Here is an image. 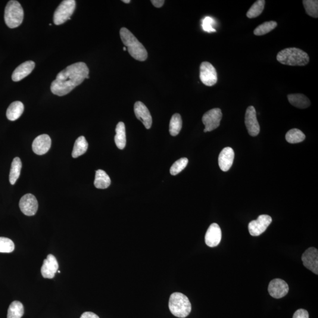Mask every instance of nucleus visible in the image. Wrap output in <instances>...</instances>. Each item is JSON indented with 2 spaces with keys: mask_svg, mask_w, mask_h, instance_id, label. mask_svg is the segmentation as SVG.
Listing matches in <instances>:
<instances>
[{
  "mask_svg": "<svg viewBox=\"0 0 318 318\" xmlns=\"http://www.w3.org/2000/svg\"><path fill=\"white\" fill-rule=\"evenodd\" d=\"M89 70L86 63L79 62L70 65L60 71L51 85L53 94L63 96L68 94L82 84L89 76Z\"/></svg>",
  "mask_w": 318,
  "mask_h": 318,
  "instance_id": "1",
  "label": "nucleus"
},
{
  "mask_svg": "<svg viewBox=\"0 0 318 318\" xmlns=\"http://www.w3.org/2000/svg\"><path fill=\"white\" fill-rule=\"evenodd\" d=\"M120 35L124 47L132 57L140 61L146 60L148 56L147 51L130 31L125 27L121 28Z\"/></svg>",
  "mask_w": 318,
  "mask_h": 318,
  "instance_id": "2",
  "label": "nucleus"
},
{
  "mask_svg": "<svg viewBox=\"0 0 318 318\" xmlns=\"http://www.w3.org/2000/svg\"><path fill=\"white\" fill-rule=\"evenodd\" d=\"M276 59L279 63L291 66H304L310 62L306 52L295 48L282 50L277 53Z\"/></svg>",
  "mask_w": 318,
  "mask_h": 318,
  "instance_id": "3",
  "label": "nucleus"
},
{
  "mask_svg": "<svg viewBox=\"0 0 318 318\" xmlns=\"http://www.w3.org/2000/svg\"><path fill=\"white\" fill-rule=\"evenodd\" d=\"M169 307L174 316L180 318L188 317L192 311V305L188 298L180 292L171 295Z\"/></svg>",
  "mask_w": 318,
  "mask_h": 318,
  "instance_id": "4",
  "label": "nucleus"
},
{
  "mask_svg": "<svg viewBox=\"0 0 318 318\" xmlns=\"http://www.w3.org/2000/svg\"><path fill=\"white\" fill-rule=\"evenodd\" d=\"M24 11L17 1L11 0L8 2L5 8L4 20L6 25L10 29L20 26L23 23Z\"/></svg>",
  "mask_w": 318,
  "mask_h": 318,
  "instance_id": "5",
  "label": "nucleus"
},
{
  "mask_svg": "<svg viewBox=\"0 0 318 318\" xmlns=\"http://www.w3.org/2000/svg\"><path fill=\"white\" fill-rule=\"evenodd\" d=\"M76 8V1L74 0H64L61 2L54 12V23L55 25H61L71 20V16Z\"/></svg>",
  "mask_w": 318,
  "mask_h": 318,
  "instance_id": "6",
  "label": "nucleus"
},
{
  "mask_svg": "<svg viewBox=\"0 0 318 318\" xmlns=\"http://www.w3.org/2000/svg\"><path fill=\"white\" fill-rule=\"evenodd\" d=\"M222 118V110L219 108L211 109L205 113L202 117V122L205 126L204 132H212L217 129L220 126Z\"/></svg>",
  "mask_w": 318,
  "mask_h": 318,
  "instance_id": "7",
  "label": "nucleus"
},
{
  "mask_svg": "<svg viewBox=\"0 0 318 318\" xmlns=\"http://www.w3.org/2000/svg\"><path fill=\"white\" fill-rule=\"evenodd\" d=\"M200 79L207 86H213L217 82V74L213 65L209 62H203L200 66Z\"/></svg>",
  "mask_w": 318,
  "mask_h": 318,
  "instance_id": "8",
  "label": "nucleus"
},
{
  "mask_svg": "<svg viewBox=\"0 0 318 318\" xmlns=\"http://www.w3.org/2000/svg\"><path fill=\"white\" fill-rule=\"evenodd\" d=\"M272 222V217L269 215H260L257 220H252L249 223L248 226L249 233L253 236H260L265 232Z\"/></svg>",
  "mask_w": 318,
  "mask_h": 318,
  "instance_id": "9",
  "label": "nucleus"
},
{
  "mask_svg": "<svg viewBox=\"0 0 318 318\" xmlns=\"http://www.w3.org/2000/svg\"><path fill=\"white\" fill-rule=\"evenodd\" d=\"M245 123L248 133L251 136H257L260 133V126L257 117V111L254 106H249L246 109Z\"/></svg>",
  "mask_w": 318,
  "mask_h": 318,
  "instance_id": "10",
  "label": "nucleus"
},
{
  "mask_svg": "<svg viewBox=\"0 0 318 318\" xmlns=\"http://www.w3.org/2000/svg\"><path fill=\"white\" fill-rule=\"evenodd\" d=\"M20 210L26 216L35 215L38 210L39 204L35 196L32 194H26L20 199L19 203Z\"/></svg>",
  "mask_w": 318,
  "mask_h": 318,
  "instance_id": "11",
  "label": "nucleus"
},
{
  "mask_svg": "<svg viewBox=\"0 0 318 318\" xmlns=\"http://www.w3.org/2000/svg\"><path fill=\"white\" fill-rule=\"evenodd\" d=\"M268 291L271 297L280 299L285 297L289 292V286L287 283L281 279H275L271 280Z\"/></svg>",
  "mask_w": 318,
  "mask_h": 318,
  "instance_id": "12",
  "label": "nucleus"
},
{
  "mask_svg": "<svg viewBox=\"0 0 318 318\" xmlns=\"http://www.w3.org/2000/svg\"><path fill=\"white\" fill-rule=\"evenodd\" d=\"M304 265L316 275L318 274V251L315 248L307 249L302 256Z\"/></svg>",
  "mask_w": 318,
  "mask_h": 318,
  "instance_id": "13",
  "label": "nucleus"
},
{
  "mask_svg": "<svg viewBox=\"0 0 318 318\" xmlns=\"http://www.w3.org/2000/svg\"><path fill=\"white\" fill-rule=\"evenodd\" d=\"M134 111L137 118L142 121L147 129H151L152 125V117L148 108L141 102H137L134 106Z\"/></svg>",
  "mask_w": 318,
  "mask_h": 318,
  "instance_id": "14",
  "label": "nucleus"
},
{
  "mask_svg": "<svg viewBox=\"0 0 318 318\" xmlns=\"http://www.w3.org/2000/svg\"><path fill=\"white\" fill-rule=\"evenodd\" d=\"M222 239V230L217 223H212L205 235V243L210 247H216Z\"/></svg>",
  "mask_w": 318,
  "mask_h": 318,
  "instance_id": "15",
  "label": "nucleus"
},
{
  "mask_svg": "<svg viewBox=\"0 0 318 318\" xmlns=\"http://www.w3.org/2000/svg\"><path fill=\"white\" fill-rule=\"evenodd\" d=\"M58 264L54 256L50 254L46 260H44L41 269L42 276L45 278L53 279L57 272Z\"/></svg>",
  "mask_w": 318,
  "mask_h": 318,
  "instance_id": "16",
  "label": "nucleus"
},
{
  "mask_svg": "<svg viewBox=\"0 0 318 318\" xmlns=\"http://www.w3.org/2000/svg\"><path fill=\"white\" fill-rule=\"evenodd\" d=\"M52 140L46 134L37 136L34 140L32 145L33 151L36 154L43 155L48 153L51 148Z\"/></svg>",
  "mask_w": 318,
  "mask_h": 318,
  "instance_id": "17",
  "label": "nucleus"
},
{
  "mask_svg": "<svg viewBox=\"0 0 318 318\" xmlns=\"http://www.w3.org/2000/svg\"><path fill=\"white\" fill-rule=\"evenodd\" d=\"M235 157V153L231 148H224L219 156V166L223 171H228L231 168Z\"/></svg>",
  "mask_w": 318,
  "mask_h": 318,
  "instance_id": "18",
  "label": "nucleus"
},
{
  "mask_svg": "<svg viewBox=\"0 0 318 318\" xmlns=\"http://www.w3.org/2000/svg\"><path fill=\"white\" fill-rule=\"evenodd\" d=\"M35 67V63L33 61H27L22 63L15 68L12 75V80L17 82L23 80L25 77L32 72Z\"/></svg>",
  "mask_w": 318,
  "mask_h": 318,
  "instance_id": "19",
  "label": "nucleus"
},
{
  "mask_svg": "<svg viewBox=\"0 0 318 318\" xmlns=\"http://www.w3.org/2000/svg\"><path fill=\"white\" fill-rule=\"evenodd\" d=\"M24 110L23 103L19 101L14 102L9 106L6 112V116L9 120L15 121L19 118Z\"/></svg>",
  "mask_w": 318,
  "mask_h": 318,
  "instance_id": "20",
  "label": "nucleus"
},
{
  "mask_svg": "<svg viewBox=\"0 0 318 318\" xmlns=\"http://www.w3.org/2000/svg\"><path fill=\"white\" fill-rule=\"evenodd\" d=\"M288 101L292 106L299 108H306L310 107L311 102L306 96L303 94H291L288 96Z\"/></svg>",
  "mask_w": 318,
  "mask_h": 318,
  "instance_id": "21",
  "label": "nucleus"
},
{
  "mask_svg": "<svg viewBox=\"0 0 318 318\" xmlns=\"http://www.w3.org/2000/svg\"><path fill=\"white\" fill-rule=\"evenodd\" d=\"M116 135L114 137V142L117 147L123 150L126 145V128L123 122L118 123L116 128Z\"/></svg>",
  "mask_w": 318,
  "mask_h": 318,
  "instance_id": "22",
  "label": "nucleus"
},
{
  "mask_svg": "<svg viewBox=\"0 0 318 318\" xmlns=\"http://www.w3.org/2000/svg\"><path fill=\"white\" fill-rule=\"evenodd\" d=\"M94 184L96 188L107 189L110 185L111 180L110 177L104 170H98L96 172Z\"/></svg>",
  "mask_w": 318,
  "mask_h": 318,
  "instance_id": "23",
  "label": "nucleus"
},
{
  "mask_svg": "<svg viewBox=\"0 0 318 318\" xmlns=\"http://www.w3.org/2000/svg\"><path fill=\"white\" fill-rule=\"evenodd\" d=\"M88 149V143L85 137L80 136L75 142L72 157L77 158L85 154Z\"/></svg>",
  "mask_w": 318,
  "mask_h": 318,
  "instance_id": "24",
  "label": "nucleus"
},
{
  "mask_svg": "<svg viewBox=\"0 0 318 318\" xmlns=\"http://www.w3.org/2000/svg\"><path fill=\"white\" fill-rule=\"evenodd\" d=\"M21 167L22 163L20 159L19 158H14L11 163L10 176H9V180H10L11 185H14L18 179L19 178Z\"/></svg>",
  "mask_w": 318,
  "mask_h": 318,
  "instance_id": "25",
  "label": "nucleus"
},
{
  "mask_svg": "<svg viewBox=\"0 0 318 318\" xmlns=\"http://www.w3.org/2000/svg\"><path fill=\"white\" fill-rule=\"evenodd\" d=\"M24 310L23 305L19 301L12 302L8 308L7 318H21Z\"/></svg>",
  "mask_w": 318,
  "mask_h": 318,
  "instance_id": "26",
  "label": "nucleus"
},
{
  "mask_svg": "<svg viewBox=\"0 0 318 318\" xmlns=\"http://www.w3.org/2000/svg\"><path fill=\"white\" fill-rule=\"evenodd\" d=\"M182 127V117L178 113L173 115L171 118L169 125V132L171 136H176L179 135Z\"/></svg>",
  "mask_w": 318,
  "mask_h": 318,
  "instance_id": "27",
  "label": "nucleus"
},
{
  "mask_svg": "<svg viewBox=\"0 0 318 318\" xmlns=\"http://www.w3.org/2000/svg\"><path fill=\"white\" fill-rule=\"evenodd\" d=\"M277 26V23L276 21H270L265 22V23L256 28L254 31V33L255 36H263L265 35V34L272 32L273 30L275 29Z\"/></svg>",
  "mask_w": 318,
  "mask_h": 318,
  "instance_id": "28",
  "label": "nucleus"
},
{
  "mask_svg": "<svg viewBox=\"0 0 318 318\" xmlns=\"http://www.w3.org/2000/svg\"><path fill=\"white\" fill-rule=\"evenodd\" d=\"M286 141L291 144L303 142L305 135L301 130L298 129H293L288 131L286 134Z\"/></svg>",
  "mask_w": 318,
  "mask_h": 318,
  "instance_id": "29",
  "label": "nucleus"
},
{
  "mask_svg": "<svg viewBox=\"0 0 318 318\" xmlns=\"http://www.w3.org/2000/svg\"><path fill=\"white\" fill-rule=\"evenodd\" d=\"M265 5V0H258L256 1L247 12L246 16L249 18H254L260 16L264 10Z\"/></svg>",
  "mask_w": 318,
  "mask_h": 318,
  "instance_id": "30",
  "label": "nucleus"
},
{
  "mask_svg": "<svg viewBox=\"0 0 318 318\" xmlns=\"http://www.w3.org/2000/svg\"><path fill=\"white\" fill-rule=\"evenodd\" d=\"M303 4L307 13L314 18L318 17V1L317 0H304Z\"/></svg>",
  "mask_w": 318,
  "mask_h": 318,
  "instance_id": "31",
  "label": "nucleus"
},
{
  "mask_svg": "<svg viewBox=\"0 0 318 318\" xmlns=\"http://www.w3.org/2000/svg\"><path fill=\"white\" fill-rule=\"evenodd\" d=\"M188 159L186 158H181L179 160L174 162L170 169L171 175L175 176L185 169V168L188 164Z\"/></svg>",
  "mask_w": 318,
  "mask_h": 318,
  "instance_id": "32",
  "label": "nucleus"
},
{
  "mask_svg": "<svg viewBox=\"0 0 318 318\" xmlns=\"http://www.w3.org/2000/svg\"><path fill=\"white\" fill-rule=\"evenodd\" d=\"M14 248V242L11 239L0 237V253H11Z\"/></svg>",
  "mask_w": 318,
  "mask_h": 318,
  "instance_id": "33",
  "label": "nucleus"
},
{
  "mask_svg": "<svg viewBox=\"0 0 318 318\" xmlns=\"http://www.w3.org/2000/svg\"><path fill=\"white\" fill-rule=\"evenodd\" d=\"M214 20L211 17H206L202 21V29L206 32L213 33L216 31L213 28Z\"/></svg>",
  "mask_w": 318,
  "mask_h": 318,
  "instance_id": "34",
  "label": "nucleus"
},
{
  "mask_svg": "<svg viewBox=\"0 0 318 318\" xmlns=\"http://www.w3.org/2000/svg\"><path fill=\"white\" fill-rule=\"evenodd\" d=\"M293 318H309V314L307 311L300 309L295 312Z\"/></svg>",
  "mask_w": 318,
  "mask_h": 318,
  "instance_id": "35",
  "label": "nucleus"
},
{
  "mask_svg": "<svg viewBox=\"0 0 318 318\" xmlns=\"http://www.w3.org/2000/svg\"><path fill=\"white\" fill-rule=\"evenodd\" d=\"M80 318H100L98 316H97L95 313L92 312H86L83 313L81 316Z\"/></svg>",
  "mask_w": 318,
  "mask_h": 318,
  "instance_id": "36",
  "label": "nucleus"
},
{
  "mask_svg": "<svg viewBox=\"0 0 318 318\" xmlns=\"http://www.w3.org/2000/svg\"><path fill=\"white\" fill-rule=\"evenodd\" d=\"M151 2L155 7L160 8L163 6L165 1L163 0H152Z\"/></svg>",
  "mask_w": 318,
  "mask_h": 318,
  "instance_id": "37",
  "label": "nucleus"
},
{
  "mask_svg": "<svg viewBox=\"0 0 318 318\" xmlns=\"http://www.w3.org/2000/svg\"><path fill=\"white\" fill-rule=\"evenodd\" d=\"M122 2H123L124 3H127V4H128V3H130V0H123Z\"/></svg>",
  "mask_w": 318,
  "mask_h": 318,
  "instance_id": "38",
  "label": "nucleus"
},
{
  "mask_svg": "<svg viewBox=\"0 0 318 318\" xmlns=\"http://www.w3.org/2000/svg\"><path fill=\"white\" fill-rule=\"evenodd\" d=\"M123 51H124V52L126 51V47H124V48H123Z\"/></svg>",
  "mask_w": 318,
  "mask_h": 318,
  "instance_id": "39",
  "label": "nucleus"
}]
</instances>
